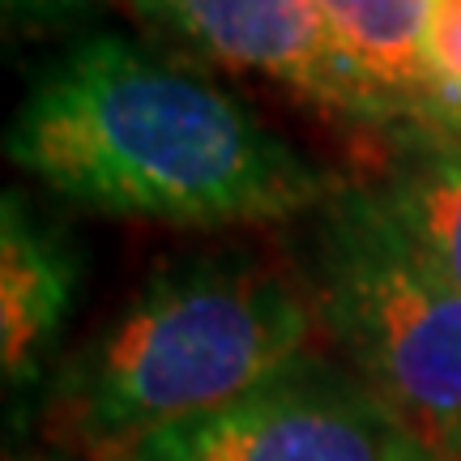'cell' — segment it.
Here are the masks:
<instances>
[{"label":"cell","instance_id":"obj_1","mask_svg":"<svg viewBox=\"0 0 461 461\" xmlns=\"http://www.w3.org/2000/svg\"><path fill=\"white\" fill-rule=\"evenodd\" d=\"M9 158L73 205L171 227L286 222L338 193L240 99L120 34L82 39L31 86Z\"/></svg>","mask_w":461,"mask_h":461},{"label":"cell","instance_id":"obj_2","mask_svg":"<svg viewBox=\"0 0 461 461\" xmlns=\"http://www.w3.org/2000/svg\"><path fill=\"white\" fill-rule=\"evenodd\" d=\"M312 308L248 252L176 257L68 363L60 440L107 461L176 419L218 411L303 363Z\"/></svg>","mask_w":461,"mask_h":461},{"label":"cell","instance_id":"obj_3","mask_svg":"<svg viewBox=\"0 0 461 461\" xmlns=\"http://www.w3.org/2000/svg\"><path fill=\"white\" fill-rule=\"evenodd\" d=\"M308 274L316 312L359 380L448 461L461 436V291L363 184L321 205Z\"/></svg>","mask_w":461,"mask_h":461},{"label":"cell","instance_id":"obj_4","mask_svg":"<svg viewBox=\"0 0 461 461\" xmlns=\"http://www.w3.org/2000/svg\"><path fill=\"white\" fill-rule=\"evenodd\" d=\"M107 461H440L363 380L295 363L218 411L176 419Z\"/></svg>","mask_w":461,"mask_h":461},{"label":"cell","instance_id":"obj_5","mask_svg":"<svg viewBox=\"0 0 461 461\" xmlns=\"http://www.w3.org/2000/svg\"><path fill=\"white\" fill-rule=\"evenodd\" d=\"M137 14L158 22L176 39L214 56L218 65L257 73L308 103L312 112L333 115L359 137H389L397 124L431 112H414L384 95L363 73L312 0H132Z\"/></svg>","mask_w":461,"mask_h":461},{"label":"cell","instance_id":"obj_6","mask_svg":"<svg viewBox=\"0 0 461 461\" xmlns=\"http://www.w3.org/2000/svg\"><path fill=\"white\" fill-rule=\"evenodd\" d=\"M77 252L26 201L0 205V363L9 389H31L77 295Z\"/></svg>","mask_w":461,"mask_h":461},{"label":"cell","instance_id":"obj_7","mask_svg":"<svg viewBox=\"0 0 461 461\" xmlns=\"http://www.w3.org/2000/svg\"><path fill=\"white\" fill-rule=\"evenodd\" d=\"M372 188L411 248L461 291V112L440 107L389 132Z\"/></svg>","mask_w":461,"mask_h":461},{"label":"cell","instance_id":"obj_8","mask_svg":"<svg viewBox=\"0 0 461 461\" xmlns=\"http://www.w3.org/2000/svg\"><path fill=\"white\" fill-rule=\"evenodd\" d=\"M330 22L342 51L372 82L414 112H440L428 60H423V22L428 0H312Z\"/></svg>","mask_w":461,"mask_h":461},{"label":"cell","instance_id":"obj_9","mask_svg":"<svg viewBox=\"0 0 461 461\" xmlns=\"http://www.w3.org/2000/svg\"><path fill=\"white\" fill-rule=\"evenodd\" d=\"M423 60H428L436 99L461 112V0H428Z\"/></svg>","mask_w":461,"mask_h":461},{"label":"cell","instance_id":"obj_10","mask_svg":"<svg viewBox=\"0 0 461 461\" xmlns=\"http://www.w3.org/2000/svg\"><path fill=\"white\" fill-rule=\"evenodd\" d=\"M90 0H5V14L14 22H56V17L77 14Z\"/></svg>","mask_w":461,"mask_h":461},{"label":"cell","instance_id":"obj_11","mask_svg":"<svg viewBox=\"0 0 461 461\" xmlns=\"http://www.w3.org/2000/svg\"><path fill=\"white\" fill-rule=\"evenodd\" d=\"M448 461H461V436H457V445H453V453H448Z\"/></svg>","mask_w":461,"mask_h":461}]
</instances>
